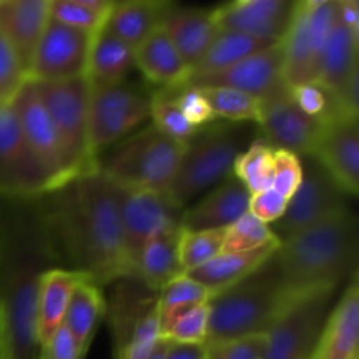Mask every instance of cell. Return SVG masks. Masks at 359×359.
Here are the masks:
<instances>
[{
    "mask_svg": "<svg viewBox=\"0 0 359 359\" xmlns=\"http://www.w3.org/2000/svg\"><path fill=\"white\" fill-rule=\"evenodd\" d=\"M161 339L163 335H161L158 305H153L133 326L130 335L123 340L119 359H149Z\"/></svg>",
    "mask_w": 359,
    "mask_h": 359,
    "instance_id": "cell-40",
    "label": "cell"
},
{
    "mask_svg": "<svg viewBox=\"0 0 359 359\" xmlns=\"http://www.w3.org/2000/svg\"><path fill=\"white\" fill-rule=\"evenodd\" d=\"M337 20V0L294 2L283 37V81L287 88L314 83L323 49Z\"/></svg>",
    "mask_w": 359,
    "mask_h": 359,
    "instance_id": "cell-8",
    "label": "cell"
},
{
    "mask_svg": "<svg viewBox=\"0 0 359 359\" xmlns=\"http://www.w3.org/2000/svg\"><path fill=\"white\" fill-rule=\"evenodd\" d=\"M224 233L226 230L188 231L182 228L181 242H179L182 272H191L221 255L224 245Z\"/></svg>",
    "mask_w": 359,
    "mask_h": 359,
    "instance_id": "cell-37",
    "label": "cell"
},
{
    "mask_svg": "<svg viewBox=\"0 0 359 359\" xmlns=\"http://www.w3.org/2000/svg\"><path fill=\"white\" fill-rule=\"evenodd\" d=\"M27 79L14 51L0 35V104H9Z\"/></svg>",
    "mask_w": 359,
    "mask_h": 359,
    "instance_id": "cell-45",
    "label": "cell"
},
{
    "mask_svg": "<svg viewBox=\"0 0 359 359\" xmlns=\"http://www.w3.org/2000/svg\"><path fill=\"white\" fill-rule=\"evenodd\" d=\"M112 4L107 0H49V18L95 35L105 25Z\"/></svg>",
    "mask_w": 359,
    "mask_h": 359,
    "instance_id": "cell-33",
    "label": "cell"
},
{
    "mask_svg": "<svg viewBox=\"0 0 359 359\" xmlns=\"http://www.w3.org/2000/svg\"><path fill=\"white\" fill-rule=\"evenodd\" d=\"M133 65V49L102 27L91 41L84 79L90 84H118Z\"/></svg>",
    "mask_w": 359,
    "mask_h": 359,
    "instance_id": "cell-30",
    "label": "cell"
},
{
    "mask_svg": "<svg viewBox=\"0 0 359 359\" xmlns=\"http://www.w3.org/2000/svg\"><path fill=\"white\" fill-rule=\"evenodd\" d=\"M302 177H304V165H302L300 156L290 151L276 149L272 188L290 200L300 186Z\"/></svg>",
    "mask_w": 359,
    "mask_h": 359,
    "instance_id": "cell-44",
    "label": "cell"
},
{
    "mask_svg": "<svg viewBox=\"0 0 359 359\" xmlns=\"http://www.w3.org/2000/svg\"><path fill=\"white\" fill-rule=\"evenodd\" d=\"M210 293L198 283L189 279L188 276H181L170 284L163 287L158 294V314H160V326H161V335L163 330L167 328L168 323L174 318H177L182 312L189 311L198 305L209 304Z\"/></svg>",
    "mask_w": 359,
    "mask_h": 359,
    "instance_id": "cell-35",
    "label": "cell"
},
{
    "mask_svg": "<svg viewBox=\"0 0 359 359\" xmlns=\"http://www.w3.org/2000/svg\"><path fill=\"white\" fill-rule=\"evenodd\" d=\"M16 114L20 128L27 139L28 146L34 151L35 158L51 177L55 189L70 181L65 158L60 147L53 123L39 95L37 83L27 79L9 102Z\"/></svg>",
    "mask_w": 359,
    "mask_h": 359,
    "instance_id": "cell-15",
    "label": "cell"
},
{
    "mask_svg": "<svg viewBox=\"0 0 359 359\" xmlns=\"http://www.w3.org/2000/svg\"><path fill=\"white\" fill-rule=\"evenodd\" d=\"M359 69V37L353 34L337 16L319 62L314 83L325 88L339 102L347 81ZM339 105V104H337Z\"/></svg>",
    "mask_w": 359,
    "mask_h": 359,
    "instance_id": "cell-27",
    "label": "cell"
},
{
    "mask_svg": "<svg viewBox=\"0 0 359 359\" xmlns=\"http://www.w3.org/2000/svg\"><path fill=\"white\" fill-rule=\"evenodd\" d=\"M167 342H168V340L163 337V339L160 340V344H158V346H156V349H154L153 356H151L149 359H165V351H167Z\"/></svg>",
    "mask_w": 359,
    "mask_h": 359,
    "instance_id": "cell-51",
    "label": "cell"
},
{
    "mask_svg": "<svg viewBox=\"0 0 359 359\" xmlns=\"http://www.w3.org/2000/svg\"><path fill=\"white\" fill-rule=\"evenodd\" d=\"M174 97V100L177 102L179 109L184 114V118L191 123L195 128L202 130L207 123H210L214 119L212 111H210L209 104L205 102L203 95L200 93L196 88H181V90H165Z\"/></svg>",
    "mask_w": 359,
    "mask_h": 359,
    "instance_id": "cell-46",
    "label": "cell"
},
{
    "mask_svg": "<svg viewBox=\"0 0 359 359\" xmlns=\"http://www.w3.org/2000/svg\"><path fill=\"white\" fill-rule=\"evenodd\" d=\"M116 191L121 214L123 251L130 277H133L144 245L154 235L181 226L184 209L179 207L167 191L128 189L121 186H116Z\"/></svg>",
    "mask_w": 359,
    "mask_h": 359,
    "instance_id": "cell-10",
    "label": "cell"
},
{
    "mask_svg": "<svg viewBox=\"0 0 359 359\" xmlns=\"http://www.w3.org/2000/svg\"><path fill=\"white\" fill-rule=\"evenodd\" d=\"M251 193L235 175L217 184L198 203L184 209L181 226L188 231L226 230L249 212Z\"/></svg>",
    "mask_w": 359,
    "mask_h": 359,
    "instance_id": "cell-21",
    "label": "cell"
},
{
    "mask_svg": "<svg viewBox=\"0 0 359 359\" xmlns=\"http://www.w3.org/2000/svg\"><path fill=\"white\" fill-rule=\"evenodd\" d=\"M294 2L237 0L212 11L219 30L241 32L266 42H280L290 28Z\"/></svg>",
    "mask_w": 359,
    "mask_h": 359,
    "instance_id": "cell-19",
    "label": "cell"
},
{
    "mask_svg": "<svg viewBox=\"0 0 359 359\" xmlns=\"http://www.w3.org/2000/svg\"><path fill=\"white\" fill-rule=\"evenodd\" d=\"M259 102L262 107L258 125L270 146L273 149L290 151L297 156H311L321 123L298 107L290 88L280 84Z\"/></svg>",
    "mask_w": 359,
    "mask_h": 359,
    "instance_id": "cell-16",
    "label": "cell"
},
{
    "mask_svg": "<svg viewBox=\"0 0 359 359\" xmlns=\"http://www.w3.org/2000/svg\"><path fill=\"white\" fill-rule=\"evenodd\" d=\"M184 149L186 142L149 126L125 140L109 160L98 163V170L121 188L167 191Z\"/></svg>",
    "mask_w": 359,
    "mask_h": 359,
    "instance_id": "cell-5",
    "label": "cell"
},
{
    "mask_svg": "<svg viewBox=\"0 0 359 359\" xmlns=\"http://www.w3.org/2000/svg\"><path fill=\"white\" fill-rule=\"evenodd\" d=\"M339 287L298 293L266 333L263 359H312Z\"/></svg>",
    "mask_w": 359,
    "mask_h": 359,
    "instance_id": "cell-9",
    "label": "cell"
},
{
    "mask_svg": "<svg viewBox=\"0 0 359 359\" xmlns=\"http://www.w3.org/2000/svg\"><path fill=\"white\" fill-rule=\"evenodd\" d=\"M86 279L90 277L83 272L62 266H53L42 273L37 294V335L41 349L62 326L74 291Z\"/></svg>",
    "mask_w": 359,
    "mask_h": 359,
    "instance_id": "cell-24",
    "label": "cell"
},
{
    "mask_svg": "<svg viewBox=\"0 0 359 359\" xmlns=\"http://www.w3.org/2000/svg\"><path fill=\"white\" fill-rule=\"evenodd\" d=\"M337 16L359 37V4L356 0H337Z\"/></svg>",
    "mask_w": 359,
    "mask_h": 359,
    "instance_id": "cell-50",
    "label": "cell"
},
{
    "mask_svg": "<svg viewBox=\"0 0 359 359\" xmlns=\"http://www.w3.org/2000/svg\"><path fill=\"white\" fill-rule=\"evenodd\" d=\"M168 4L154 0H128L112 4L104 27L112 35L135 49L163 23Z\"/></svg>",
    "mask_w": 359,
    "mask_h": 359,
    "instance_id": "cell-29",
    "label": "cell"
},
{
    "mask_svg": "<svg viewBox=\"0 0 359 359\" xmlns=\"http://www.w3.org/2000/svg\"><path fill=\"white\" fill-rule=\"evenodd\" d=\"M280 84H284L283 44L276 42L221 72L207 74V76H188L181 88H230V90L244 91L262 100L273 90H277Z\"/></svg>",
    "mask_w": 359,
    "mask_h": 359,
    "instance_id": "cell-18",
    "label": "cell"
},
{
    "mask_svg": "<svg viewBox=\"0 0 359 359\" xmlns=\"http://www.w3.org/2000/svg\"><path fill=\"white\" fill-rule=\"evenodd\" d=\"M55 241L30 200L0 198V318L6 359H41L39 283L56 262Z\"/></svg>",
    "mask_w": 359,
    "mask_h": 359,
    "instance_id": "cell-2",
    "label": "cell"
},
{
    "mask_svg": "<svg viewBox=\"0 0 359 359\" xmlns=\"http://www.w3.org/2000/svg\"><path fill=\"white\" fill-rule=\"evenodd\" d=\"M297 294L280 283L265 262L248 279L210 298L205 344L266 335Z\"/></svg>",
    "mask_w": 359,
    "mask_h": 359,
    "instance_id": "cell-4",
    "label": "cell"
},
{
    "mask_svg": "<svg viewBox=\"0 0 359 359\" xmlns=\"http://www.w3.org/2000/svg\"><path fill=\"white\" fill-rule=\"evenodd\" d=\"M44 196L48 205L41 209L42 217L56 249H63L74 270L97 284L130 277L118 191L98 168Z\"/></svg>",
    "mask_w": 359,
    "mask_h": 359,
    "instance_id": "cell-1",
    "label": "cell"
},
{
    "mask_svg": "<svg viewBox=\"0 0 359 359\" xmlns=\"http://www.w3.org/2000/svg\"><path fill=\"white\" fill-rule=\"evenodd\" d=\"M273 149L263 140H255L241 153L233 165V175L248 188L251 195L272 188L273 179Z\"/></svg>",
    "mask_w": 359,
    "mask_h": 359,
    "instance_id": "cell-34",
    "label": "cell"
},
{
    "mask_svg": "<svg viewBox=\"0 0 359 359\" xmlns=\"http://www.w3.org/2000/svg\"><path fill=\"white\" fill-rule=\"evenodd\" d=\"M290 91L298 107L318 123L326 121L335 114H342L335 98L318 83L300 84V86L290 88Z\"/></svg>",
    "mask_w": 359,
    "mask_h": 359,
    "instance_id": "cell-42",
    "label": "cell"
},
{
    "mask_svg": "<svg viewBox=\"0 0 359 359\" xmlns=\"http://www.w3.org/2000/svg\"><path fill=\"white\" fill-rule=\"evenodd\" d=\"M48 20L49 0H0V35L27 77Z\"/></svg>",
    "mask_w": 359,
    "mask_h": 359,
    "instance_id": "cell-20",
    "label": "cell"
},
{
    "mask_svg": "<svg viewBox=\"0 0 359 359\" xmlns=\"http://www.w3.org/2000/svg\"><path fill=\"white\" fill-rule=\"evenodd\" d=\"M277 241L279 238L273 235L272 228L269 224L262 223L258 217L248 212L241 219L235 221L230 228H226L223 252L255 251V249L265 248V245L273 244Z\"/></svg>",
    "mask_w": 359,
    "mask_h": 359,
    "instance_id": "cell-38",
    "label": "cell"
},
{
    "mask_svg": "<svg viewBox=\"0 0 359 359\" xmlns=\"http://www.w3.org/2000/svg\"><path fill=\"white\" fill-rule=\"evenodd\" d=\"M93 34L76 30L49 18L32 60L28 79L53 83L84 77Z\"/></svg>",
    "mask_w": 359,
    "mask_h": 359,
    "instance_id": "cell-14",
    "label": "cell"
},
{
    "mask_svg": "<svg viewBox=\"0 0 359 359\" xmlns=\"http://www.w3.org/2000/svg\"><path fill=\"white\" fill-rule=\"evenodd\" d=\"M161 27L165 28L189 72L198 65L219 32L212 11L203 9H170L168 7Z\"/></svg>",
    "mask_w": 359,
    "mask_h": 359,
    "instance_id": "cell-23",
    "label": "cell"
},
{
    "mask_svg": "<svg viewBox=\"0 0 359 359\" xmlns=\"http://www.w3.org/2000/svg\"><path fill=\"white\" fill-rule=\"evenodd\" d=\"M349 196L359 193V126L358 118L335 114L321 123L311 154Z\"/></svg>",
    "mask_w": 359,
    "mask_h": 359,
    "instance_id": "cell-17",
    "label": "cell"
},
{
    "mask_svg": "<svg viewBox=\"0 0 359 359\" xmlns=\"http://www.w3.org/2000/svg\"><path fill=\"white\" fill-rule=\"evenodd\" d=\"M37 83L39 95L53 123L70 179L98 168L90 147L88 126V81L84 77Z\"/></svg>",
    "mask_w": 359,
    "mask_h": 359,
    "instance_id": "cell-7",
    "label": "cell"
},
{
    "mask_svg": "<svg viewBox=\"0 0 359 359\" xmlns=\"http://www.w3.org/2000/svg\"><path fill=\"white\" fill-rule=\"evenodd\" d=\"M358 221L349 207L330 219L280 242L266 266L293 293L340 287L356 273Z\"/></svg>",
    "mask_w": 359,
    "mask_h": 359,
    "instance_id": "cell-3",
    "label": "cell"
},
{
    "mask_svg": "<svg viewBox=\"0 0 359 359\" xmlns=\"http://www.w3.org/2000/svg\"><path fill=\"white\" fill-rule=\"evenodd\" d=\"M151 98V95L125 83H88V126L95 156L149 118Z\"/></svg>",
    "mask_w": 359,
    "mask_h": 359,
    "instance_id": "cell-11",
    "label": "cell"
},
{
    "mask_svg": "<svg viewBox=\"0 0 359 359\" xmlns=\"http://www.w3.org/2000/svg\"><path fill=\"white\" fill-rule=\"evenodd\" d=\"M205 344H181L168 340L165 359H205Z\"/></svg>",
    "mask_w": 359,
    "mask_h": 359,
    "instance_id": "cell-49",
    "label": "cell"
},
{
    "mask_svg": "<svg viewBox=\"0 0 359 359\" xmlns=\"http://www.w3.org/2000/svg\"><path fill=\"white\" fill-rule=\"evenodd\" d=\"M55 189L28 146L11 104H0V198L34 200Z\"/></svg>",
    "mask_w": 359,
    "mask_h": 359,
    "instance_id": "cell-12",
    "label": "cell"
},
{
    "mask_svg": "<svg viewBox=\"0 0 359 359\" xmlns=\"http://www.w3.org/2000/svg\"><path fill=\"white\" fill-rule=\"evenodd\" d=\"M205 346V359H263L266 351V335H249Z\"/></svg>",
    "mask_w": 359,
    "mask_h": 359,
    "instance_id": "cell-43",
    "label": "cell"
},
{
    "mask_svg": "<svg viewBox=\"0 0 359 359\" xmlns=\"http://www.w3.org/2000/svg\"><path fill=\"white\" fill-rule=\"evenodd\" d=\"M287 202H290V200H287L286 196H283L273 188H269L265 189V191L251 195L249 212L255 217H258V219L265 224L277 223V221L284 216V212H286Z\"/></svg>",
    "mask_w": 359,
    "mask_h": 359,
    "instance_id": "cell-47",
    "label": "cell"
},
{
    "mask_svg": "<svg viewBox=\"0 0 359 359\" xmlns=\"http://www.w3.org/2000/svg\"><path fill=\"white\" fill-rule=\"evenodd\" d=\"M242 151V135L233 130H198L186 142L184 154L167 193L179 207L186 209L200 193L216 188L233 175V165Z\"/></svg>",
    "mask_w": 359,
    "mask_h": 359,
    "instance_id": "cell-6",
    "label": "cell"
},
{
    "mask_svg": "<svg viewBox=\"0 0 359 359\" xmlns=\"http://www.w3.org/2000/svg\"><path fill=\"white\" fill-rule=\"evenodd\" d=\"M41 359H83V354L69 330L62 325L42 346Z\"/></svg>",
    "mask_w": 359,
    "mask_h": 359,
    "instance_id": "cell-48",
    "label": "cell"
},
{
    "mask_svg": "<svg viewBox=\"0 0 359 359\" xmlns=\"http://www.w3.org/2000/svg\"><path fill=\"white\" fill-rule=\"evenodd\" d=\"M151 119H153V126L163 132L165 135L172 137L181 142H188L198 128L191 125L184 114L179 109L177 102L174 100L168 91L161 90L160 93L153 95L151 98Z\"/></svg>",
    "mask_w": 359,
    "mask_h": 359,
    "instance_id": "cell-39",
    "label": "cell"
},
{
    "mask_svg": "<svg viewBox=\"0 0 359 359\" xmlns=\"http://www.w3.org/2000/svg\"><path fill=\"white\" fill-rule=\"evenodd\" d=\"M207 335H209V304L182 312L163 330L165 339L181 344H205Z\"/></svg>",
    "mask_w": 359,
    "mask_h": 359,
    "instance_id": "cell-41",
    "label": "cell"
},
{
    "mask_svg": "<svg viewBox=\"0 0 359 359\" xmlns=\"http://www.w3.org/2000/svg\"><path fill=\"white\" fill-rule=\"evenodd\" d=\"M133 62L147 81L163 90H177L189 76V69L184 65L163 27H158L146 41L133 49Z\"/></svg>",
    "mask_w": 359,
    "mask_h": 359,
    "instance_id": "cell-26",
    "label": "cell"
},
{
    "mask_svg": "<svg viewBox=\"0 0 359 359\" xmlns=\"http://www.w3.org/2000/svg\"><path fill=\"white\" fill-rule=\"evenodd\" d=\"M272 44H276V42L262 41V39H255L251 35L241 34V32L219 30L203 58L189 72V76H207V74L221 72V70L235 65L241 60L248 58V56L255 55V53L262 51Z\"/></svg>",
    "mask_w": 359,
    "mask_h": 359,
    "instance_id": "cell-32",
    "label": "cell"
},
{
    "mask_svg": "<svg viewBox=\"0 0 359 359\" xmlns=\"http://www.w3.org/2000/svg\"><path fill=\"white\" fill-rule=\"evenodd\" d=\"M0 359H6V342H4L2 318H0Z\"/></svg>",
    "mask_w": 359,
    "mask_h": 359,
    "instance_id": "cell-52",
    "label": "cell"
},
{
    "mask_svg": "<svg viewBox=\"0 0 359 359\" xmlns=\"http://www.w3.org/2000/svg\"><path fill=\"white\" fill-rule=\"evenodd\" d=\"M182 226L154 235L140 252L133 279L142 280L149 290L161 291L167 284L184 276L179 258Z\"/></svg>",
    "mask_w": 359,
    "mask_h": 359,
    "instance_id": "cell-28",
    "label": "cell"
},
{
    "mask_svg": "<svg viewBox=\"0 0 359 359\" xmlns=\"http://www.w3.org/2000/svg\"><path fill=\"white\" fill-rule=\"evenodd\" d=\"M304 177L300 186L287 202L284 216L276 223L273 235L280 242L330 219L335 214L347 209V196L328 175V172L312 156H304Z\"/></svg>",
    "mask_w": 359,
    "mask_h": 359,
    "instance_id": "cell-13",
    "label": "cell"
},
{
    "mask_svg": "<svg viewBox=\"0 0 359 359\" xmlns=\"http://www.w3.org/2000/svg\"><path fill=\"white\" fill-rule=\"evenodd\" d=\"M359 340V286L358 273L333 305L312 359H353L358 356Z\"/></svg>",
    "mask_w": 359,
    "mask_h": 359,
    "instance_id": "cell-22",
    "label": "cell"
},
{
    "mask_svg": "<svg viewBox=\"0 0 359 359\" xmlns=\"http://www.w3.org/2000/svg\"><path fill=\"white\" fill-rule=\"evenodd\" d=\"M279 244L280 242L277 241L265 248L248 252H221L209 263L191 270V272H186L184 276L205 287L210 297H216L252 276L276 252Z\"/></svg>",
    "mask_w": 359,
    "mask_h": 359,
    "instance_id": "cell-25",
    "label": "cell"
},
{
    "mask_svg": "<svg viewBox=\"0 0 359 359\" xmlns=\"http://www.w3.org/2000/svg\"><path fill=\"white\" fill-rule=\"evenodd\" d=\"M209 104L214 118H223L228 121H255L259 119V98L251 97L238 90L219 86L196 88Z\"/></svg>",
    "mask_w": 359,
    "mask_h": 359,
    "instance_id": "cell-36",
    "label": "cell"
},
{
    "mask_svg": "<svg viewBox=\"0 0 359 359\" xmlns=\"http://www.w3.org/2000/svg\"><path fill=\"white\" fill-rule=\"evenodd\" d=\"M104 312L105 302L98 284L91 279L81 283L70 298L62 325L74 337L83 356L90 347L95 330H97V325Z\"/></svg>",
    "mask_w": 359,
    "mask_h": 359,
    "instance_id": "cell-31",
    "label": "cell"
},
{
    "mask_svg": "<svg viewBox=\"0 0 359 359\" xmlns=\"http://www.w3.org/2000/svg\"><path fill=\"white\" fill-rule=\"evenodd\" d=\"M353 359H359V354H358V356H356V358H353Z\"/></svg>",
    "mask_w": 359,
    "mask_h": 359,
    "instance_id": "cell-53",
    "label": "cell"
}]
</instances>
